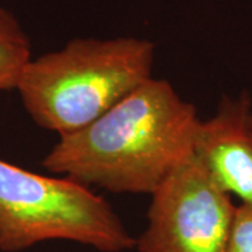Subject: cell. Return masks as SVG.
I'll return each instance as SVG.
<instances>
[{"mask_svg": "<svg viewBox=\"0 0 252 252\" xmlns=\"http://www.w3.org/2000/svg\"><path fill=\"white\" fill-rule=\"evenodd\" d=\"M199 121L168 81L152 77L93 124L59 136L42 165L86 187L152 195L193 157Z\"/></svg>", "mask_w": 252, "mask_h": 252, "instance_id": "cell-1", "label": "cell"}, {"mask_svg": "<svg viewBox=\"0 0 252 252\" xmlns=\"http://www.w3.org/2000/svg\"><path fill=\"white\" fill-rule=\"evenodd\" d=\"M154 44L77 38L31 59L16 90L36 125L66 136L104 115L152 79Z\"/></svg>", "mask_w": 252, "mask_h": 252, "instance_id": "cell-2", "label": "cell"}, {"mask_svg": "<svg viewBox=\"0 0 252 252\" xmlns=\"http://www.w3.org/2000/svg\"><path fill=\"white\" fill-rule=\"evenodd\" d=\"M52 240L101 252L136 247L112 206L89 187L0 160V250L18 252Z\"/></svg>", "mask_w": 252, "mask_h": 252, "instance_id": "cell-3", "label": "cell"}, {"mask_svg": "<svg viewBox=\"0 0 252 252\" xmlns=\"http://www.w3.org/2000/svg\"><path fill=\"white\" fill-rule=\"evenodd\" d=\"M237 206L192 157L152 193L139 252H224Z\"/></svg>", "mask_w": 252, "mask_h": 252, "instance_id": "cell-4", "label": "cell"}, {"mask_svg": "<svg viewBox=\"0 0 252 252\" xmlns=\"http://www.w3.org/2000/svg\"><path fill=\"white\" fill-rule=\"evenodd\" d=\"M193 157L220 188L252 203V102L247 91L224 97L213 117L199 121Z\"/></svg>", "mask_w": 252, "mask_h": 252, "instance_id": "cell-5", "label": "cell"}, {"mask_svg": "<svg viewBox=\"0 0 252 252\" xmlns=\"http://www.w3.org/2000/svg\"><path fill=\"white\" fill-rule=\"evenodd\" d=\"M31 59L27 34L13 13L0 7V91L17 89L23 70Z\"/></svg>", "mask_w": 252, "mask_h": 252, "instance_id": "cell-6", "label": "cell"}, {"mask_svg": "<svg viewBox=\"0 0 252 252\" xmlns=\"http://www.w3.org/2000/svg\"><path fill=\"white\" fill-rule=\"evenodd\" d=\"M224 252H252V203L237 206L234 224Z\"/></svg>", "mask_w": 252, "mask_h": 252, "instance_id": "cell-7", "label": "cell"}]
</instances>
